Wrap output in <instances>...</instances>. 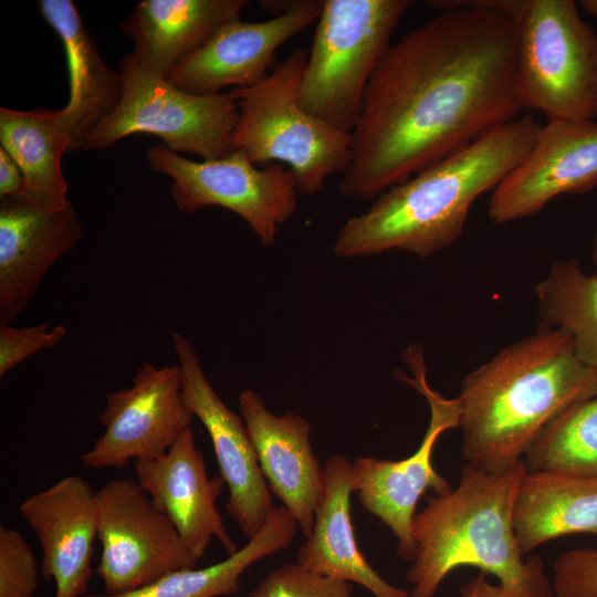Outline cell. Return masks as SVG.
<instances>
[{
	"label": "cell",
	"instance_id": "d6a6232c",
	"mask_svg": "<svg viewBox=\"0 0 597 597\" xmlns=\"http://www.w3.org/2000/svg\"><path fill=\"white\" fill-rule=\"evenodd\" d=\"M24 184V176L18 164L0 147V198L22 192Z\"/></svg>",
	"mask_w": 597,
	"mask_h": 597
},
{
	"label": "cell",
	"instance_id": "1f68e13d",
	"mask_svg": "<svg viewBox=\"0 0 597 597\" xmlns=\"http://www.w3.org/2000/svg\"><path fill=\"white\" fill-rule=\"evenodd\" d=\"M459 597H526L523 594L505 587L500 583L493 584L484 573H479L475 577L460 587Z\"/></svg>",
	"mask_w": 597,
	"mask_h": 597
},
{
	"label": "cell",
	"instance_id": "836d02e7",
	"mask_svg": "<svg viewBox=\"0 0 597 597\" xmlns=\"http://www.w3.org/2000/svg\"><path fill=\"white\" fill-rule=\"evenodd\" d=\"M578 8L597 19V0H580Z\"/></svg>",
	"mask_w": 597,
	"mask_h": 597
},
{
	"label": "cell",
	"instance_id": "4dcf8cb0",
	"mask_svg": "<svg viewBox=\"0 0 597 597\" xmlns=\"http://www.w3.org/2000/svg\"><path fill=\"white\" fill-rule=\"evenodd\" d=\"M554 597H597V549L562 553L552 568Z\"/></svg>",
	"mask_w": 597,
	"mask_h": 597
},
{
	"label": "cell",
	"instance_id": "44dd1931",
	"mask_svg": "<svg viewBox=\"0 0 597 597\" xmlns=\"http://www.w3.org/2000/svg\"><path fill=\"white\" fill-rule=\"evenodd\" d=\"M38 6L65 51L70 97L60 113L70 138V151L86 149L88 135L121 101V73L104 62L73 1L41 0Z\"/></svg>",
	"mask_w": 597,
	"mask_h": 597
},
{
	"label": "cell",
	"instance_id": "d6986e66",
	"mask_svg": "<svg viewBox=\"0 0 597 597\" xmlns=\"http://www.w3.org/2000/svg\"><path fill=\"white\" fill-rule=\"evenodd\" d=\"M239 407L271 493L306 537L324 490V467L312 449L310 422L292 411L271 412L251 389L240 394Z\"/></svg>",
	"mask_w": 597,
	"mask_h": 597
},
{
	"label": "cell",
	"instance_id": "9c48e42d",
	"mask_svg": "<svg viewBox=\"0 0 597 597\" xmlns=\"http://www.w3.org/2000/svg\"><path fill=\"white\" fill-rule=\"evenodd\" d=\"M153 171L169 176L170 195L185 213L218 206L244 219L265 247H271L277 228L296 210L297 182L282 164L263 168L239 150L202 161L189 160L164 144L147 149Z\"/></svg>",
	"mask_w": 597,
	"mask_h": 597
},
{
	"label": "cell",
	"instance_id": "e0dca14e",
	"mask_svg": "<svg viewBox=\"0 0 597 597\" xmlns=\"http://www.w3.org/2000/svg\"><path fill=\"white\" fill-rule=\"evenodd\" d=\"M137 483L155 507L175 525L181 541L198 562L213 538L228 555L239 549L217 509L226 484L209 476L203 453L197 449L191 428L163 455L135 461Z\"/></svg>",
	"mask_w": 597,
	"mask_h": 597
},
{
	"label": "cell",
	"instance_id": "8992f818",
	"mask_svg": "<svg viewBox=\"0 0 597 597\" xmlns=\"http://www.w3.org/2000/svg\"><path fill=\"white\" fill-rule=\"evenodd\" d=\"M412 0H324L298 86L302 108L352 134L368 82Z\"/></svg>",
	"mask_w": 597,
	"mask_h": 597
},
{
	"label": "cell",
	"instance_id": "f546056e",
	"mask_svg": "<svg viewBox=\"0 0 597 597\" xmlns=\"http://www.w3.org/2000/svg\"><path fill=\"white\" fill-rule=\"evenodd\" d=\"M66 334L63 325L51 327L50 324L42 323L29 327H13L0 321V376L3 377L35 353L54 347Z\"/></svg>",
	"mask_w": 597,
	"mask_h": 597
},
{
	"label": "cell",
	"instance_id": "ba28073f",
	"mask_svg": "<svg viewBox=\"0 0 597 597\" xmlns=\"http://www.w3.org/2000/svg\"><path fill=\"white\" fill-rule=\"evenodd\" d=\"M122 97L88 135L86 149H104L136 133L159 137L171 151L217 159L232 151L239 111L230 93L196 95L145 70L126 54L119 64Z\"/></svg>",
	"mask_w": 597,
	"mask_h": 597
},
{
	"label": "cell",
	"instance_id": "3957f363",
	"mask_svg": "<svg viewBox=\"0 0 597 597\" xmlns=\"http://www.w3.org/2000/svg\"><path fill=\"white\" fill-rule=\"evenodd\" d=\"M597 391V376L575 355L568 335L541 323L461 383V455L492 472L524 460L564 410Z\"/></svg>",
	"mask_w": 597,
	"mask_h": 597
},
{
	"label": "cell",
	"instance_id": "6da1fadb",
	"mask_svg": "<svg viewBox=\"0 0 597 597\" xmlns=\"http://www.w3.org/2000/svg\"><path fill=\"white\" fill-rule=\"evenodd\" d=\"M440 11L391 43L365 91L338 192L390 187L523 115L517 34L495 0H433Z\"/></svg>",
	"mask_w": 597,
	"mask_h": 597
},
{
	"label": "cell",
	"instance_id": "4fadbf2b",
	"mask_svg": "<svg viewBox=\"0 0 597 597\" xmlns=\"http://www.w3.org/2000/svg\"><path fill=\"white\" fill-rule=\"evenodd\" d=\"M172 346L181 371L184 400L206 428L219 474L229 488L224 509L247 541L251 540L266 523L274 506L273 494L244 420L227 407L216 392L203 373L193 345L175 332Z\"/></svg>",
	"mask_w": 597,
	"mask_h": 597
},
{
	"label": "cell",
	"instance_id": "5b68a950",
	"mask_svg": "<svg viewBox=\"0 0 597 597\" xmlns=\"http://www.w3.org/2000/svg\"><path fill=\"white\" fill-rule=\"evenodd\" d=\"M307 55L296 48L261 83L229 93L239 111L232 150L242 151L254 165L289 166L298 192L315 195L329 177L347 170L352 134L332 128L300 105Z\"/></svg>",
	"mask_w": 597,
	"mask_h": 597
},
{
	"label": "cell",
	"instance_id": "7c38bea8",
	"mask_svg": "<svg viewBox=\"0 0 597 597\" xmlns=\"http://www.w3.org/2000/svg\"><path fill=\"white\" fill-rule=\"evenodd\" d=\"M193 418L182 397L178 364L144 362L129 387L106 397L98 416L105 431L80 461L86 469L119 470L132 460L158 458L191 428Z\"/></svg>",
	"mask_w": 597,
	"mask_h": 597
},
{
	"label": "cell",
	"instance_id": "9a60e30c",
	"mask_svg": "<svg viewBox=\"0 0 597 597\" xmlns=\"http://www.w3.org/2000/svg\"><path fill=\"white\" fill-rule=\"evenodd\" d=\"M597 186V123L547 121L522 160L492 191L489 217L507 223L541 212L555 197Z\"/></svg>",
	"mask_w": 597,
	"mask_h": 597
},
{
	"label": "cell",
	"instance_id": "e575fe53",
	"mask_svg": "<svg viewBox=\"0 0 597 597\" xmlns=\"http://www.w3.org/2000/svg\"><path fill=\"white\" fill-rule=\"evenodd\" d=\"M591 256H593V261H594V265L596 268V274H597V233H596V235L594 238V242H593Z\"/></svg>",
	"mask_w": 597,
	"mask_h": 597
},
{
	"label": "cell",
	"instance_id": "d4e9b609",
	"mask_svg": "<svg viewBox=\"0 0 597 597\" xmlns=\"http://www.w3.org/2000/svg\"><path fill=\"white\" fill-rule=\"evenodd\" d=\"M298 525L289 510L275 506L260 532L219 563L203 568L175 570L150 585L121 594H87L85 597H223L240 591V578L258 561L293 542Z\"/></svg>",
	"mask_w": 597,
	"mask_h": 597
},
{
	"label": "cell",
	"instance_id": "5bb4252c",
	"mask_svg": "<svg viewBox=\"0 0 597 597\" xmlns=\"http://www.w3.org/2000/svg\"><path fill=\"white\" fill-rule=\"evenodd\" d=\"M322 1H286L282 13L264 21L240 18L221 24L166 77L196 95H216L227 86L251 87L270 74L276 50L317 21Z\"/></svg>",
	"mask_w": 597,
	"mask_h": 597
},
{
	"label": "cell",
	"instance_id": "8fae6325",
	"mask_svg": "<svg viewBox=\"0 0 597 597\" xmlns=\"http://www.w3.org/2000/svg\"><path fill=\"white\" fill-rule=\"evenodd\" d=\"M97 538L102 554L96 567L104 594L129 593L197 561L172 522L130 479H113L95 492Z\"/></svg>",
	"mask_w": 597,
	"mask_h": 597
},
{
	"label": "cell",
	"instance_id": "cb8c5ba5",
	"mask_svg": "<svg viewBox=\"0 0 597 597\" xmlns=\"http://www.w3.org/2000/svg\"><path fill=\"white\" fill-rule=\"evenodd\" d=\"M0 142L24 176L22 192L53 208L67 205L61 168L70 138L59 111L0 108Z\"/></svg>",
	"mask_w": 597,
	"mask_h": 597
},
{
	"label": "cell",
	"instance_id": "83f0119b",
	"mask_svg": "<svg viewBox=\"0 0 597 597\" xmlns=\"http://www.w3.org/2000/svg\"><path fill=\"white\" fill-rule=\"evenodd\" d=\"M248 597H353V584L289 563L269 573Z\"/></svg>",
	"mask_w": 597,
	"mask_h": 597
},
{
	"label": "cell",
	"instance_id": "484cf974",
	"mask_svg": "<svg viewBox=\"0 0 597 597\" xmlns=\"http://www.w3.org/2000/svg\"><path fill=\"white\" fill-rule=\"evenodd\" d=\"M534 291L542 323L563 329L597 376V274L585 273L575 259L557 261Z\"/></svg>",
	"mask_w": 597,
	"mask_h": 597
},
{
	"label": "cell",
	"instance_id": "ffe728a7",
	"mask_svg": "<svg viewBox=\"0 0 597 597\" xmlns=\"http://www.w3.org/2000/svg\"><path fill=\"white\" fill-rule=\"evenodd\" d=\"M323 467V494L296 563L314 574L360 585L374 597H410L409 590L374 569L357 544L352 521V462L335 454Z\"/></svg>",
	"mask_w": 597,
	"mask_h": 597
},
{
	"label": "cell",
	"instance_id": "4316f807",
	"mask_svg": "<svg viewBox=\"0 0 597 597\" xmlns=\"http://www.w3.org/2000/svg\"><path fill=\"white\" fill-rule=\"evenodd\" d=\"M524 463L527 471L597 478V391L549 422Z\"/></svg>",
	"mask_w": 597,
	"mask_h": 597
},
{
	"label": "cell",
	"instance_id": "52a82bcc",
	"mask_svg": "<svg viewBox=\"0 0 597 597\" xmlns=\"http://www.w3.org/2000/svg\"><path fill=\"white\" fill-rule=\"evenodd\" d=\"M525 109L547 121L597 118V33L573 0H507Z\"/></svg>",
	"mask_w": 597,
	"mask_h": 597
},
{
	"label": "cell",
	"instance_id": "2e32d148",
	"mask_svg": "<svg viewBox=\"0 0 597 597\" xmlns=\"http://www.w3.org/2000/svg\"><path fill=\"white\" fill-rule=\"evenodd\" d=\"M81 235L71 201L53 208L24 192L0 198V321L9 323L25 310L44 274Z\"/></svg>",
	"mask_w": 597,
	"mask_h": 597
},
{
	"label": "cell",
	"instance_id": "7402d4cb",
	"mask_svg": "<svg viewBox=\"0 0 597 597\" xmlns=\"http://www.w3.org/2000/svg\"><path fill=\"white\" fill-rule=\"evenodd\" d=\"M245 0H143L121 29L148 72L167 77L223 23L240 18Z\"/></svg>",
	"mask_w": 597,
	"mask_h": 597
},
{
	"label": "cell",
	"instance_id": "ac0fdd59",
	"mask_svg": "<svg viewBox=\"0 0 597 597\" xmlns=\"http://www.w3.org/2000/svg\"><path fill=\"white\" fill-rule=\"evenodd\" d=\"M19 513L42 548L41 574L55 583V597H85L97 538L90 483L80 475L64 476L21 502Z\"/></svg>",
	"mask_w": 597,
	"mask_h": 597
},
{
	"label": "cell",
	"instance_id": "277c9868",
	"mask_svg": "<svg viewBox=\"0 0 597 597\" xmlns=\"http://www.w3.org/2000/svg\"><path fill=\"white\" fill-rule=\"evenodd\" d=\"M526 471L524 460L500 472L465 463L455 488L427 498L411 526L410 597H434L460 567L493 575L526 597H554L542 558L525 556L515 535L514 502Z\"/></svg>",
	"mask_w": 597,
	"mask_h": 597
},
{
	"label": "cell",
	"instance_id": "30bf717a",
	"mask_svg": "<svg viewBox=\"0 0 597 597\" xmlns=\"http://www.w3.org/2000/svg\"><path fill=\"white\" fill-rule=\"evenodd\" d=\"M410 370L401 378L429 406L430 419L418 449L401 460L360 457L352 462L353 490L364 509L379 519L398 541V555L411 562L415 545L411 537L412 521L420 498L431 490L436 495L452 488L432 463L434 446L447 430L460 426V404L457 397L446 398L430 387L427 380L423 350L410 345L402 353Z\"/></svg>",
	"mask_w": 597,
	"mask_h": 597
},
{
	"label": "cell",
	"instance_id": "603a6c76",
	"mask_svg": "<svg viewBox=\"0 0 597 597\" xmlns=\"http://www.w3.org/2000/svg\"><path fill=\"white\" fill-rule=\"evenodd\" d=\"M513 522L525 556L564 535H597V478L526 471L516 491Z\"/></svg>",
	"mask_w": 597,
	"mask_h": 597
},
{
	"label": "cell",
	"instance_id": "7a4b0ae2",
	"mask_svg": "<svg viewBox=\"0 0 597 597\" xmlns=\"http://www.w3.org/2000/svg\"><path fill=\"white\" fill-rule=\"evenodd\" d=\"M541 128L534 116L523 114L390 187L368 211L345 222L334 254L401 250L427 258L449 248L460 238L473 202L522 163Z\"/></svg>",
	"mask_w": 597,
	"mask_h": 597
},
{
	"label": "cell",
	"instance_id": "f1b7e54d",
	"mask_svg": "<svg viewBox=\"0 0 597 597\" xmlns=\"http://www.w3.org/2000/svg\"><path fill=\"white\" fill-rule=\"evenodd\" d=\"M39 588L36 557L15 530L0 526V597H33Z\"/></svg>",
	"mask_w": 597,
	"mask_h": 597
}]
</instances>
